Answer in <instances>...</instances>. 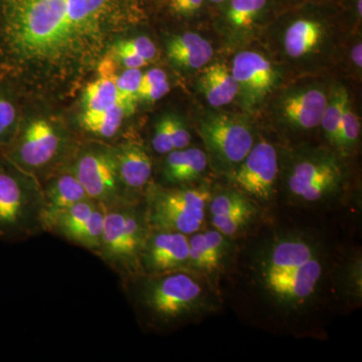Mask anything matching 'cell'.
Returning <instances> with one entry per match:
<instances>
[{
  "label": "cell",
  "instance_id": "obj_1",
  "mask_svg": "<svg viewBox=\"0 0 362 362\" xmlns=\"http://www.w3.org/2000/svg\"><path fill=\"white\" fill-rule=\"evenodd\" d=\"M6 35L23 59L64 63L85 56L68 0H6Z\"/></svg>",
  "mask_w": 362,
  "mask_h": 362
},
{
  "label": "cell",
  "instance_id": "obj_2",
  "mask_svg": "<svg viewBox=\"0 0 362 362\" xmlns=\"http://www.w3.org/2000/svg\"><path fill=\"white\" fill-rule=\"evenodd\" d=\"M138 308L150 325L171 328L197 320L218 308L211 281L185 270L132 279Z\"/></svg>",
  "mask_w": 362,
  "mask_h": 362
},
{
  "label": "cell",
  "instance_id": "obj_3",
  "mask_svg": "<svg viewBox=\"0 0 362 362\" xmlns=\"http://www.w3.org/2000/svg\"><path fill=\"white\" fill-rule=\"evenodd\" d=\"M150 230L145 204L124 201L106 206L97 255L123 278L132 280L142 275L140 261Z\"/></svg>",
  "mask_w": 362,
  "mask_h": 362
},
{
  "label": "cell",
  "instance_id": "obj_4",
  "mask_svg": "<svg viewBox=\"0 0 362 362\" xmlns=\"http://www.w3.org/2000/svg\"><path fill=\"white\" fill-rule=\"evenodd\" d=\"M9 164L0 162V240H25L44 232L42 187Z\"/></svg>",
  "mask_w": 362,
  "mask_h": 362
},
{
  "label": "cell",
  "instance_id": "obj_5",
  "mask_svg": "<svg viewBox=\"0 0 362 362\" xmlns=\"http://www.w3.org/2000/svg\"><path fill=\"white\" fill-rule=\"evenodd\" d=\"M325 255L287 272L256 270L259 289L272 304L284 313L306 310L318 296L326 277Z\"/></svg>",
  "mask_w": 362,
  "mask_h": 362
},
{
  "label": "cell",
  "instance_id": "obj_6",
  "mask_svg": "<svg viewBox=\"0 0 362 362\" xmlns=\"http://www.w3.org/2000/svg\"><path fill=\"white\" fill-rule=\"evenodd\" d=\"M211 192L206 187L160 189L149 195L147 221L151 230L190 235L204 226Z\"/></svg>",
  "mask_w": 362,
  "mask_h": 362
},
{
  "label": "cell",
  "instance_id": "obj_7",
  "mask_svg": "<svg viewBox=\"0 0 362 362\" xmlns=\"http://www.w3.org/2000/svg\"><path fill=\"white\" fill-rule=\"evenodd\" d=\"M199 130L209 151V160L211 158L221 171L235 170L255 144L249 124L233 114H207Z\"/></svg>",
  "mask_w": 362,
  "mask_h": 362
},
{
  "label": "cell",
  "instance_id": "obj_8",
  "mask_svg": "<svg viewBox=\"0 0 362 362\" xmlns=\"http://www.w3.org/2000/svg\"><path fill=\"white\" fill-rule=\"evenodd\" d=\"M343 176L337 157L327 152H312L293 162L288 173V189L298 201L313 204L337 194Z\"/></svg>",
  "mask_w": 362,
  "mask_h": 362
},
{
  "label": "cell",
  "instance_id": "obj_9",
  "mask_svg": "<svg viewBox=\"0 0 362 362\" xmlns=\"http://www.w3.org/2000/svg\"><path fill=\"white\" fill-rule=\"evenodd\" d=\"M71 169L93 201L105 206L131 201L119 180L115 150L100 147L86 149Z\"/></svg>",
  "mask_w": 362,
  "mask_h": 362
},
{
  "label": "cell",
  "instance_id": "obj_10",
  "mask_svg": "<svg viewBox=\"0 0 362 362\" xmlns=\"http://www.w3.org/2000/svg\"><path fill=\"white\" fill-rule=\"evenodd\" d=\"M279 171L278 154L271 143L254 144L238 168L233 171V182L243 194L259 202L270 201L275 192Z\"/></svg>",
  "mask_w": 362,
  "mask_h": 362
},
{
  "label": "cell",
  "instance_id": "obj_11",
  "mask_svg": "<svg viewBox=\"0 0 362 362\" xmlns=\"http://www.w3.org/2000/svg\"><path fill=\"white\" fill-rule=\"evenodd\" d=\"M63 148L58 131L45 119L28 124L9 153V160L23 171H37L51 166Z\"/></svg>",
  "mask_w": 362,
  "mask_h": 362
},
{
  "label": "cell",
  "instance_id": "obj_12",
  "mask_svg": "<svg viewBox=\"0 0 362 362\" xmlns=\"http://www.w3.org/2000/svg\"><path fill=\"white\" fill-rule=\"evenodd\" d=\"M140 265L142 275H161L189 270L188 235L168 230H150L143 247Z\"/></svg>",
  "mask_w": 362,
  "mask_h": 362
},
{
  "label": "cell",
  "instance_id": "obj_13",
  "mask_svg": "<svg viewBox=\"0 0 362 362\" xmlns=\"http://www.w3.org/2000/svg\"><path fill=\"white\" fill-rule=\"evenodd\" d=\"M232 74L240 90L251 103L263 100L275 87L277 73L271 62L259 52H240L233 62Z\"/></svg>",
  "mask_w": 362,
  "mask_h": 362
},
{
  "label": "cell",
  "instance_id": "obj_14",
  "mask_svg": "<svg viewBox=\"0 0 362 362\" xmlns=\"http://www.w3.org/2000/svg\"><path fill=\"white\" fill-rule=\"evenodd\" d=\"M189 270L211 280L220 273L230 258L232 243L216 228L188 235Z\"/></svg>",
  "mask_w": 362,
  "mask_h": 362
},
{
  "label": "cell",
  "instance_id": "obj_15",
  "mask_svg": "<svg viewBox=\"0 0 362 362\" xmlns=\"http://www.w3.org/2000/svg\"><path fill=\"white\" fill-rule=\"evenodd\" d=\"M88 199L84 187L71 168L54 176L42 188V230L51 232L59 214L73 204Z\"/></svg>",
  "mask_w": 362,
  "mask_h": 362
},
{
  "label": "cell",
  "instance_id": "obj_16",
  "mask_svg": "<svg viewBox=\"0 0 362 362\" xmlns=\"http://www.w3.org/2000/svg\"><path fill=\"white\" fill-rule=\"evenodd\" d=\"M115 150L117 171L126 197L138 201L137 195L149 183L153 171L151 157L141 145L128 143Z\"/></svg>",
  "mask_w": 362,
  "mask_h": 362
},
{
  "label": "cell",
  "instance_id": "obj_17",
  "mask_svg": "<svg viewBox=\"0 0 362 362\" xmlns=\"http://www.w3.org/2000/svg\"><path fill=\"white\" fill-rule=\"evenodd\" d=\"M328 98L318 88L293 93L284 98L281 113L288 124L299 129L309 130L320 125Z\"/></svg>",
  "mask_w": 362,
  "mask_h": 362
},
{
  "label": "cell",
  "instance_id": "obj_18",
  "mask_svg": "<svg viewBox=\"0 0 362 362\" xmlns=\"http://www.w3.org/2000/svg\"><path fill=\"white\" fill-rule=\"evenodd\" d=\"M209 156L202 149L187 147L168 153L163 178L168 185H180L201 177L209 165Z\"/></svg>",
  "mask_w": 362,
  "mask_h": 362
},
{
  "label": "cell",
  "instance_id": "obj_19",
  "mask_svg": "<svg viewBox=\"0 0 362 362\" xmlns=\"http://www.w3.org/2000/svg\"><path fill=\"white\" fill-rule=\"evenodd\" d=\"M168 56L180 68L197 70L209 63L214 56V49L209 40L199 33L187 32L169 40Z\"/></svg>",
  "mask_w": 362,
  "mask_h": 362
},
{
  "label": "cell",
  "instance_id": "obj_20",
  "mask_svg": "<svg viewBox=\"0 0 362 362\" xmlns=\"http://www.w3.org/2000/svg\"><path fill=\"white\" fill-rule=\"evenodd\" d=\"M199 86L206 101L214 108L232 103L240 92V86L232 71L223 63L214 64L206 68L199 78Z\"/></svg>",
  "mask_w": 362,
  "mask_h": 362
},
{
  "label": "cell",
  "instance_id": "obj_21",
  "mask_svg": "<svg viewBox=\"0 0 362 362\" xmlns=\"http://www.w3.org/2000/svg\"><path fill=\"white\" fill-rule=\"evenodd\" d=\"M100 77L88 85L84 95V114L99 113L118 103L116 66L113 58L102 61Z\"/></svg>",
  "mask_w": 362,
  "mask_h": 362
},
{
  "label": "cell",
  "instance_id": "obj_22",
  "mask_svg": "<svg viewBox=\"0 0 362 362\" xmlns=\"http://www.w3.org/2000/svg\"><path fill=\"white\" fill-rule=\"evenodd\" d=\"M323 25L312 18H299L293 21L286 30L284 47L288 56L297 59L306 56L320 44Z\"/></svg>",
  "mask_w": 362,
  "mask_h": 362
},
{
  "label": "cell",
  "instance_id": "obj_23",
  "mask_svg": "<svg viewBox=\"0 0 362 362\" xmlns=\"http://www.w3.org/2000/svg\"><path fill=\"white\" fill-rule=\"evenodd\" d=\"M125 116H127L125 109L118 102L99 113L84 114L81 123L90 134L101 138H112L118 133Z\"/></svg>",
  "mask_w": 362,
  "mask_h": 362
},
{
  "label": "cell",
  "instance_id": "obj_24",
  "mask_svg": "<svg viewBox=\"0 0 362 362\" xmlns=\"http://www.w3.org/2000/svg\"><path fill=\"white\" fill-rule=\"evenodd\" d=\"M106 206L99 204L90 214V218L66 237V240L98 254L103 235Z\"/></svg>",
  "mask_w": 362,
  "mask_h": 362
},
{
  "label": "cell",
  "instance_id": "obj_25",
  "mask_svg": "<svg viewBox=\"0 0 362 362\" xmlns=\"http://www.w3.org/2000/svg\"><path fill=\"white\" fill-rule=\"evenodd\" d=\"M268 4L269 0H230L226 6V21L235 30H247L264 13Z\"/></svg>",
  "mask_w": 362,
  "mask_h": 362
},
{
  "label": "cell",
  "instance_id": "obj_26",
  "mask_svg": "<svg viewBox=\"0 0 362 362\" xmlns=\"http://www.w3.org/2000/svg\"><path fill=\"white\" fill-rule=\"evenodd\" d=\"M99 204L100 202L88 199L73 204L59 214L52 228L51 233H56L66 240L71 233L77 230L78 226H82L90 218V214Z\"/></svg>",
  "mask_w": 362,
  "mask_h": 362
},
{
  "label": "cell",
  "instance_id": "obj_27",
  "mask_svg": "<svg viewBox=\"0 0 362 362\" xmlns=\"http://www.w3.org/2000/svg\"><path fill=\"white\" fill-rule=\"evenodd\" d=\"M349 101V93L346 89L342 86H339L333 90L332 94L326 104L320 125L322 126L326 138L332 144H334L340 121H341L343 113H344Z\"/></svg>",
  "mask_w": 362,
  "mask_h": 362
},
{
  "label": "cell",
  "instance_id": "obj_28",
  "mask_svg": "<svg viewBox=\"0 0 362 362\" xmlns=\"http://www.w3.org/2000/svg\"><path fill=\"white\" fill-rule=\"evenodd\" d=\"M142 76L140 69H126L120 75L116 76L118 102L122 105L127 115L134 113Z\"/></svg>",
  "mask_w": 362,
  "mask_h": 362
},
{
  "label": "cell",
  "instance_id": "obj_29",
  "mask_svg": "<svg viewBox=\"0 0 362 362\" xmlns=\"http://www.w3.org/2000/svg\"><path fill=\"white\" fill-rule=\"evenodd\" d=\"M256 214V206L252 204L251 206L233 211L228 216H213L211 220V225L226 237L233 238L251 225Z\"/></svg>",
  "mask_w": 362,
  "mask_h": 362
},
{
  "label": "cell",
  "instance_id": "obj_30",
  "mask_svg": "<svg viewBox=\"0 0 362 362\" xmlns=\"http://www.w3.org/2000/svg\"><path fill=\"white\" fill-rule=\"evenodd\" d=\"M361 120L352 109L351 103L347 104L338 127L334 145L340 150L349 151L356 146L361 135Z\"/></svg>",
  "mask_w": 362,
  "mask_h": 362
},
{
  "label": "cell",
  "instance_id": "obj_31",
  "mask_svg": "<svg viewBox=\"0 0 362 362\" xmlns=\"http://www.w3.org/2000/svg\"><path fill=\"white\" fill-rule=\"evenodd\" d=\"M252 202L242 192L225 190L211 197L209 202V214L213 216H228L233 211L252 206Z\"/></svg>",
  "mask_w": 362,
  "mask_h": 362
},
{
  "label": "cell",
  "instance_id": "obj_32",
  "mask_svg": "<svg viewBox=\"0 0 362 362\" xmlns=\"http://www.w3.org/2000/svg\"><path fill=\"white\" fill-rule=\"evenodd\" d=\"M342 291L356 301H361L362 296V263L361 255L350 259L340 274Z\"/></svg>",
  "mask_w": 362,
  "mask_h": 362
},
{
  "label": "cell",
  "instance_id": "obj_33",
  "mask_svg": "<svg viewBox=\"0 0 362 362\" xmlns=\"http://www.w3.org/2000/svg\"><path fill=\"white\" fill-rule=\"evenodd\" d=\"M152 146L159 154H168L175 150L171 134V116L162 117L156 124V132L152 138Z\"/></svg>",
  "mask_w": 362,
  "mask_h": 362
},
{
  "label": "cell",
  "instance_id": "obj_34",
  "mask_svg": "<svg viewBox=\"0 0 362 362\" xmlns=\"http://www.w3.org/2000/svg\"><path fill=\"white\" fill-rule=\"evenodd\" d=\"M117 45L134 52L148 63L154 59L157 54L156 45L147 37H137L134 39L121 40Z\"/></svg>",
  "mask_w": 362,
  "mask_h": 362
},
{
  "label": "cell",
  "instance_id": "obj_35",
  "mask_svg": "<svg viewBox=\"0 0 362 362\" xmlns=\"http://www.w3.org/2000/svg\"><path fill=\"white\" fill-rule=\"evenodd\" d=\"M171 134L175 150L185 149L189 146L192 140L190 133L188 132L185 123L177 117L171 116Z\"/></svg>",
  "mask_w": 362,
  "mask_h": 362
},
{
  "label": "cell",
  "instance_id": "obj_36",
  "mask_svg": "<svg viewBox=\"0 0 362 362\" xmlns=\"http://www.w3.org/2000/svg\"><path fill=\"white\" fill-rule=\"evenodd\" d=\"M16 120V110L13 105L6 98L0 96V140L4 139L9 132Z\"/></svg>",
  "mask_w": 362,
  "mask_h": 362
},
{
  "label": "cell",
  "instance_id": "obj_37",
  "mask_svg": "<svg viewBox=\"0 0 362 362\" xmlns=\"http://www.w3.org/2000/svg\"><path fill=\"white\" fill-rule=\"evenodd\" d=\"M169 90H170V85L166 80L159 84L140 90L138 93V101L140 100V101L147 102V103H154L168 95Z\"/></svg>",
  "mask_w": 362,
  "mask_h": 362
},
{
  "label": "cell",
  "instance_id": "obj_38",
  "mask_svg": "<svg viewBox=\"0 0 362 362\" xmlns=\"http://www.w3.org/2000/svg\"><path fill=\"white\" fill-rule=\"evenodd\" d=\"M204 0H169V7L177 16H189L202 8Z\"/></svg>",
  "mask_w": 362,
  "mask_h": 362
},
{
  "label": "cell",
  "instance_id": "obj_39",
  "mask_svg": "<svg viewBox=\"0 0 362 362\" xmlns=\"http://www.w3.org/2000/svg\"><path fill=\"white\" fill-rule=\"evenodd\" d=\"M115 52L121 63L126 66V69H141L142 66H146L148 62L145 61L141 57L134 54V52L116 45Z\"/></svg>",
  "mask_w": 362,
  "mask_h": 362
},
{
  "label": "cell",
  "instance_id": "obj_40",
  "mask_svg": "<svg viewBox=\"0 0 362 362\" xmlns=\"http://www.w3.org/2000/svg\"><path fill=\"white\" fill-rule=\"evenodd\" d=\"M166 80H168V76H166L165 71H162L161 69H151L143 74L139 90L159 84Z\"/></svg>",
  "mask_w": 362,
  "mask_h": 362
},
{
  "label": "cell",
  "instance_id": "obj_41",
  "mask_svg": "<svg viewBox=\"0 0 362 362\" xmlns=\"http://www.w3.org/2000/svg\"><path fill=\"white\" fill-rule=\"evenodd\" d=\"M351 59L354 63L356 64L357 68H362V45L357 44L356 47L352 49Z\"/></svg>",
  "mask_w": 362,
  "mask_h": 362
},
{
  "label": "cell",
  "instance_id": "obj_42",
  "mask_svg": "<svg viewBox=\"0 0 362 362\" xmlns=\"http://www.w3.org/2000/svg\"><path fill=\"white\" fill-rule=\"evenodd\" d=\"M209 1L213 2V4H221V2H225L226 0H209Z\"/></svg>",
  "mask_w": 362,
  "mask_h": 362
}]
</instances>
